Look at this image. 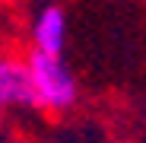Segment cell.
Returning a JSON list of instances; mask_svg holds the SVG:
<instances>
[{
	"label": "cell",
	"instance_id": "1",
	"mask_svg": "<svg viewBox=\"0 0 146 143\" xmlns=\"http://www.w3.org/2000/svg\"><path fill=\"white\" fill-rule=\"evenodd\" d=\"M29 80H32V99L35 108L44 111H70L80 99V83L73 70L64 64V54H44L35 51L26 57Z\"/></svg>",
	"mask_w": 146,
	"mask_h": 143
},
{
	"label": "cell",
	"instance_id": "2",
	"mask_svg": "<svg viewBox=\"0 0 146 143\" xmlns=\"http://www.w3.org/2000/svg\"><path fill=\"white\" fill-rule=\"evenodd\" d=\"M0 108H35L26 57L0 54Z\"/></svg>",
	"mask_w": 146,
	"mask_h": 143
},
{
	"label": "cell",
	"instance_id": "3",
	"mask_svg": "<svg viewBox=\"0 0 146 143\" xmlns=\"http://www.w3.org/2000/svg\"><path fill=\"white\" fill-rule=\"evenodd\" d=\"M64 45H67V10L57 0H48L32 16V48L44 54H64Z\"/></svg>",
	"mask_w": 146,
	"mask_h": 143
},
{
	"label": "cell",
	"instance_id": "4",
	"mask_svg": "<svg viewBox=\"0 0 146 143\" xmlns=\"http://www.w3.org/2000/svg\"><path fill=\"white\" fill-rule=\"evenodd\" d=\"M3 124H7V108H0V130H3Z\"/></svg>",
	"mask_w": 146,
	"mask_h": 143
}]
</instances>
